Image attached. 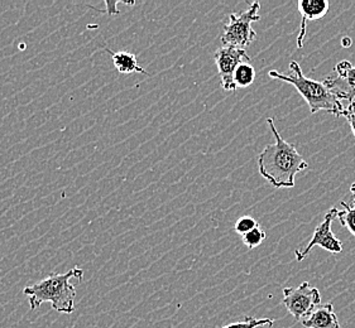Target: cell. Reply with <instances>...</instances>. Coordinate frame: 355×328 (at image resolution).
<instances>
[{
    "label": "cell",
    "mask_w": 355,
    "mask_h": 328,
    "mask_svg": "<svg viewBox=\"0 0 355 328\" xmlns=\"http://www.w3.org/2000/svg\"><path fill=\"white\" fill-rule=\"evenodd\" d=\"M268 125L275 136V143L268 144L258 156V171L276 188H292L295 177L309 168L305 158L293 144L284 140L275 125V119L268 118Z\"/></svg>",
    "instance_id": "6da1fadb"
},
{
    "label": "cell",
    "mask_w": 355,
    "mask_h": 328,
    "mask_svg": "<svg viewBox=\"0 0 355 328\" xmlns=\"http://www.w3.org/2000/svg\"><path fill=\"white\" fill-rule=\"evenodd\" d=\"M84 271L80 268L58 274L53 273L36 284L26 286L23 293L28 297L29 307L35 311L43 303L50 302L52 308L58 313L71 314L75 311L76 289L71 283L72 278L83 279Z\"/></svg>",
    "instance_id": "7a4b0ae2"
},
{
    "label": "cell",
    "mask_w": 355,
    "mask_h": 328,
    "mask_svg": "<svg viewBox=\"0 0 355 328\" xmlns=\"http://www.w3.org/2000/svg\"><path fill=\"white\" fill-rule=\"evenodd\" d=\"M291 73L286 75L281 72L270 71V78L287 82L295 86L310 107V113L316 114L319 111H327L335 116H341L345 107H343L341 98L338 93L330 90L324 82L309 79L304 75L300 64L296 61L290 62Z\"/></svg>",
    "instance_id": "3957f363"
},
{
    "label": "cell",
    "mask_w": 355,
    "mask_h": 328,
    "mask_svg": "<svg viewBox=\"0 0 355 328\" xmlns=\"http://www.w3.org/2000/svg\"><path fill=\"white\" fill-rule=\"evenodd\" d=\"M259 1H254L250 7L241 15L232 13L229 15V21L224 27V33L221 36V42L227 47H236L245 50L257 38L254 29L252 28V23L259 21Z\"/></svg>",
    "instance_id": "277c9868"
},
{
    "label": "cell",
    "mask_w": 355,
    "mask_h": 328,
    "mask_svg": "<svg viewBox=\"0 0 355 328\" xmlns=\"http://www.w3.org/2000/svg\"><path fill=\"white\" fill-rule=\"evenodd\" d=\"M282 303L295 321H302L321 303L318 288L310 286L309 282L301 283L295 288H284Z\"/></svg>",
    "instance_id": "5b68a950"
},
{
    "label": "cell",
    "mask_w": 355,
    "mask_h": 328,
    "mask_svg": "<svg viewBox=\"0 0 355 328\" xmlns=\"http://www.w3.org/2000/svg\"><path fill=\"white\" fill-rule=\"evenodd\" d=\"M338 211L339 210L336 207L330 208L325 214L322 222L318 228H315V233H313V239L310 240V243L307 244L304 249H297L295 251L297 262H302L315 246H320L321 249L327 250L331 254H339L343 251V244L334 235V233L331 230V225L338 215Z\"/></svg>",
    "instance_id": "8992f818"
},
{
    "label": "cell",
    "mask_w": 355,
    "mask_h": 328,
    "mask_svg": "<svg viewBox=\"0 0 355 328\" xmlns=\"http://www.w3.org/2000/svg\"><path fill=\"white\" fill-rule=\"evenodd\" d=\"M215 64L220 76L221 87L224 91H235L236 86L234 82V72L236 67L243 62H249L250 57L247 51L223 46L215 52Z\"/></svg>",
    "instance_id": "52a82bcc"
},
{
    "label": "cell",
    "mask_w": 355,
    "mask_h": 328,
    "mask_svg": "<svg viewBox=\"0 0 355 328\" xmlns=\"http://www.w3.org/2000/svg\"><path fill=\"white\" fill-rule=\"evenodd\" d=\"M334 71L338 78L329 76L324 80V84L338 93L343 101L349 104L355 101V66L350 61H341L335 66Z\"/></svg>",
    "instance_id": "ba28073f"
},
{
    "label": "cell",
    "mask_w": 355,
    "mask_h": 328,
    "mask_svg": "<svg viewBox=\"0 0 355 328\" xmlns=\"http://www.w3.org/2000/svg\"><path fill=\"white\" fill-rule=\"evenodd\" d=\"M329 7H330V3L327 0H299L297 1V9L302 17L300 33L297 36L299 48L304 47L307 21H319L322 17H325L329 12Z\"/></svg>",
    "instance_id": "9c48e42d"
},
{
    "label": "cell",
    "mask_w": 355,
    "mask_h": 328,
    "mask_svg": "<svg viewBox=\"0 0 355 328\" xmlns=\"http://www.w3.org/2000/svg\"><path fill=\"white\" fill-rule=\"evenodd\" d=\"M301 325L306 328H340L334 306L331 303L319 304L301 321Z\"/></svg>",
    "instance_id": "30bf717a"
},
{
    "label": "cell",
    "mask_w": 355,
    "mask_h": 328,
    "mask_svg": "<svg viewBox=\"0 0 355 328\" xmlns=\"http://www.w3.org/2000/svg\"><path fill=\"white\" fill-rule=\"evenodd\" d=\"M104 51L110 55V57L113 60V64L115 66V69L118 70V72L125 73V75H129V73H143V75L150 76V73L146 71L142 66H139L137 56L133 55V53L127 52V51L113 52V51H110L109 48H104Z\"/></svg>",
    "instance_id": "8fae6325"
},
{
    "label": "cell",
    "mask_w": 355,
    "mask_h": 328,
    "mask_svg": "<svg viewBox=\"0 0 355 328\" xmlns=\"http://www.w3.org/2000/svg\"><path fill=\"white\" fill-rule=\"evenodd\" d=\"M256 80V70L249 62H243L234 72V82L236 87H248Z\"/></svg>",
    "instance_id": "7c38bea8"
},
{
    "label": "cell",
    "mask_w": 355,
    "mask_h": 328,
    "mask_svg": "<svg viewBox=\"0 0 355 328\" xmlns=\"http://www.w3.org/2000/svg\"><path fill=\"white\" fill-rule=\"evenodd\" d=\"M340 205L344 210L338 211L336 217L339 219L341 225L348 228L350 234L355 236V205H348L345 201H341Z\"/></svg>",
    "instance_id": "4fadbf2b"
},
{
    "label": "cell",
    "mask_w": 355,
    "mask_h": 328,
    "mask_svg": "<svg viewBox=\"0 0 355 328\" xmlns=\"http://www.w3.org/2000/svg\"><path fill=\"white\" fill-rule=\"evenodd\" d=\"M267 234L261 226L252 230L248 234L242 236L243 244L248 248L249 250L254 249L257 246H259L261 244L266 240Z\"/></svg>",
    "instance_id": "5bb4252c"
},
{
    "label": "cell",
    "mask_w": 355,
    "mask_h": 328,
    "mask_svg": "<svg viewBox=\"0 0 355 328\" xmlns=\"http://www.w3.org/2000/svg\"><path fill=\"white\" fill-rule=\"evenodd\" d=\"M275 321L273 320H268V318H262V320H257L254 317H247L244 321L235 322V323H230L227 325L223 328H257L262 327V326H273Z\"/></svg>",
    "instance_id": "9a60e30c"
},
{
    "label": "cell",
    "mask_w": 355,
    "mask_h": 328,
    "mask_svg": "<svg viewBox=\"0 0 355 328\" xmlns=\"http://www.w3.org/2000/svg\"><path fill=\"white\" fill-rule=\"evenodd\" d=\"M258 226H261L259 222L257 221L256 219H253L252 216H242L241 219H238L235 222L234 230L236 234L243 236L248 234L252 230H254Z\"/></svg>",
    "instance_id": "2e32d148"
},
{
    "label": "cell",
    "mask_w": 355,
    "mask_h": 328,
    "mask_svg": "<svg viewBox=\"0 0 355 328\" xmlns=\"http://www.w3.org/2000/svg\"><path fill=\"white\" fill-rule=\"evenodd\" d=\"M341 116L347 118V120H348L349 125H350L355 138V101L352 102V104H349V107L347 109H344V111L341 113Z\"/></svg>",
    "instance_id": "e0dca14e"
},
{
    "label": "cell",
    "mask_w": 355,
    "mask_h": 328,
    "mask_svg": "<svg viewBox=\"0 0 355 328\" xmlns=\"http://www.w3.org/2000/svg\"><path fill=\"white\" fill-rule=\"evenodd\" d=\"M350 192L354 194V200H353V203L355 205V182L353 185H350Z\"/></svg>",
    "instance_id": "ac0fdd59"
}]
</instances>
